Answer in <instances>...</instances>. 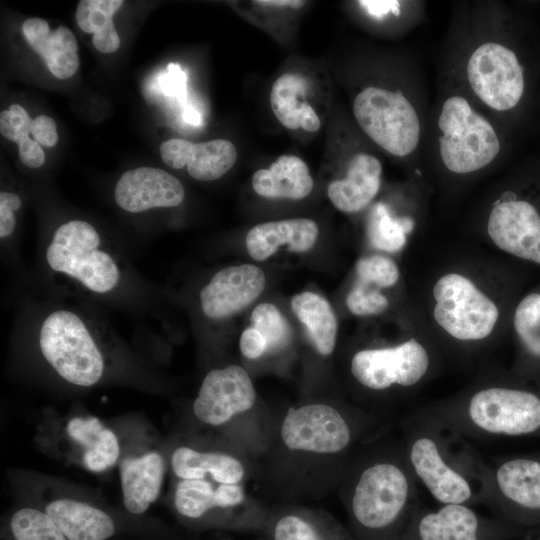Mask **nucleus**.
<instances>
[{
    "instance_id": "f257e3e1",
    "label": "nucleus",
    "mask_w": 540,
    "mask_h": 540,
    "mask_svg": "<svg viewBox=\"0 0 540 540\" xmlns=\"http://www.w3.org/2000/svg\"><path fill=\"white\" fill-rule=\"evenodd\" d=\"M509 20L496 1H468L452 12L439 76L463 88L504 125L526 92L525 68L509 40Z\"/></svg>"
},
{
    "instance_id": "f03ea898",
    "label": "nucleus",
    "mask_w": 540,
    "mask_h": 540,
    "mask_svg": "<svg viewBox=\"0 0 540 540\" xmlns=\"http://www.w3.org/2000/svg\"><path fill=\"white\" fill-rule=\"evenodd\" d=\"M351 110L363 136L388 156L413 163L422 157L431 108L414 58L401 59L386 77L363 81Z\"/></svg>"
},
{
    "instance_id": "7ed1b4c3",
    "label": "nucleus",
    "mask_w": 540,
    "mask_h": 540,
    "mask_svg": "<svg viewBox=\"0 0 540 540\" xmlns=\"http://www.w3.org/2000/svg\"><path fill=\"white\" fill-rule=\"evenodd\" d=\"M503 128L457 83L439 76L423 152L447 175L479 174L503 156Z\"/></svg>"
},
{
    "instance_id": "20e7f679",
    "label": "nucleus",
    "mask_w": 540,
    "mask_h": 540,
    "mask_svg": "<svg viewBox=\"0 0 540 540\" xmlns=\"http://www.w3.org/2000/svg\"><path fill=\"white\" fill-rule=\"evenodd\" d=\"M37 340L45 362L67 383L87 388L104 376V350L92 325L79 313L52 311L41 322Z\"/></svg>"
},
{
    "instance_id": "39448f33",
    "label": "nucleus",
    "mask_w": 540,
    "mask_h": 540,
    "mask_svg": "<svg viewBox=\"0 0 540 540\" xmlns=\"http://www.w3.org/2000/svg\"><path fill=\"white\" fill-rule=\"evenodd\" d=\"M53 272L64 275L95 294H109L122 282L121 266L96 228L70 220L54 231L45 250Z\"/></svg>"
},
{
    "instance_id": "423d86ee",
    "label": "nucleus",
    "mask_w": 540,
    "mask_h": 540,
    "mask_svg": "<svg viewBox=\"0 0 540 540\" xmlns=\"http://www.w3.org/2000/svg\"><path fill=\"white\" fill-rule=\"evenodd\" d=\"M453 426L483 435L518 436L540 428V398L508 387L475 391L455 413H443Z\"/></svg>"
},
{
    "instance_id": "0eeeda50",
    "label": "nucleus",
    "mask_w": 540,
    "mask_h": 540,
    "mask_svg": "<svg viewBox=\"0 0 540 540\" xmlns=\"http://www.w3.org/2000/svg\"><path fill=\"white\" fill-rule=\"evenodd\" d=\"M416 481L406 457L369 464L360 472L351 495L354 518L367 529L389 527L417 496Z\"/></svg>"
},
{
    "instance_id": "6e6552de",
    "label": "nucleus",
    "mask_w": 540,
    "mask_h": 540,
    "mask_svg": "<svg viewBox=\"0 0 540 540\" xmlns=\"http://www.w3.org/2000/svg\"><path fill=\"white\" fill-rule=\"evenodd\" d=\"M405 457L416 480L442 505H467L475 496H483L474 483L483 479L455 462L431 423L413 428Z\"/></svg>"
},
{
    "instance_id": "1a4fd4ad",
    "label": "nucleus",
    "mask_w": 540,
    "mask_h": 540,
    "mask_svg": "<svg viewBox=\"0 0 540 540\" xmlns=\"http://www.w3.org/2000/svg\"><path fill=\"white\" fill-rule=\"evenodd\" d=\"M434 319L459 341H480L495 329L499 317L496 304L467 277L448 273L433 287Z\"/></svg>"
},
{
    "instance_id": "9d476101",
    "label": "nucleus",
    "mask_w": 540,
    "mask_h": 540,
    "mask_svg": "<svg viewBox=\"0 0 540 540\" xmlns=\"http://www.w3.org/2000/svg\"><path fill=\"white\" fill-rule=\"evenodd\" d=\"M430 356L419 341L409 339L386 348L364 349L354 354L350 370L362 386L386 390L418 384L430 368Z\"/></svg>"
},
{
    "instance_id": "9b49d317",
    "label": "nucleus",
    "mask_w": 540,
    "mask_h": 540,
    "mask_svg": "<svg viewBox=\"0 0 540 540\" xmlns=\"http://www.w3.org/2000/svg\"><path fill=\"white\" fill-rule=\"evenodd\" d=\"M486 230L502 251L540 264V212L532 202L504 191L488 209Z\"/></svg>"
},
{
    "instance_id": "f8f14e48",
    "label": "nucleus",
    "mask_w": 540,
    "mask_h": 540,
    "mask_svg": "<svg viewBox=\"0 0 540 540\" xmlns=\"http://www.w3.org/2000/svg\"><path fill=\"white\" fill-rule=\"evenodd\" d=\"M281 438L288 449L317 454H335L351 442L348 422L335 408L309 404L289 408L281 426Z\"/></svg>"
},
{
    "instance_id": "ddd939ff",
    "label": "nucleus",
    "mask_w": 540,
    "mask_h": 540,
    "mask_svg": "<svg viewBox=\"0 0 540 540\" xmlns=\"http://www.w3.org/2000/svg\"><path fill=\"white\" fill-rule=\"evenodd\" d=\"M256 393L241 366L213 369L204 377L193 403V413L202 423L219 426L251 409Z\"/></svg>"
},
{
    "instance_id": "4468645a",
    "label": "nucleus",
    "mask_w": 540,
    "mask_h": 540,
    "mask_svg": "<svg viewBox=\"0 0 540 540\" xmlns=\"http://www.w3.org/2000/svg\"><path fill=\"white\" fill-rule=\"evenodd\" d=\"M265 283L264 272L258 266L242 264L223 268L200 291L202 312L214 320L228 318L255 301Z\"/></svg>"
},
{
    "instance_id": "2eb2a0df",
    "label": "nucleus",
    "mask_w": 540,
    "mask_h": 540,
    "mask_svg": "<svg viewBox=\"0 0 540 540\" xmlns=\"http://www.w3.org/2000/svg\"><path fill=\"white\" fill-rule=\"evenodd\" d=\"M382 177L383 164L380 158L364 146L356 144L346 154L342 175L329 183L328 198L343 213L360 212L378 195Z\"/></svg>"
},
{
    "instance_id": "dca6fc26",
    "label": "nucleus",
    "mask_w": 540,
    "mask_h": 540,
    "mask_svg": "<svg viewBox=\"0 0 540 540\" xmlns=\"http://www.w3.org/2000/svg\"><path fill=\"white\" fill-rule=\"evenodd\" d=\"M184 196L185 190L179 179L153 167L128 170L115 186L117 205L131 213L175 207L182 203Z\"/></svg>"
},
{
    "instance_id": "f3484780",
    "label": "nucleus",
    "mask_w": 540,
    "mask_h": 540,
    "mask_svg": "<svg viewBox=\"0 0 540 540\" xmlns=\"http://www.w3.org/2000/svg\"><path fill=\"white\" fill-rule=\"evenodd\" d=\"M162 160L174 169L187 168L188 174L200 181H213L225 175L236 163V146L227 139L193 143L170 139L160 146Z\"/></svg>"
},
{
    "instance_id": "a211bd4d",
    "label": "nucleus",
    "mask_w": 540,
    "mask_h": 540,
    "mask_svg": "<svg viewBox=\"0 0 540 540\" xmlns=\"http://www.w3.org/2000/svg\"><path fill=\"white\" fill-rule=\"evenodd\" d=\"M67 540H110L120 530V520L94 504L71 497H58L42 507Z\"/></svg>"
},
{
    "instance_id": "6ab92c4d",
    "label": "nucleus",
    "mask_w": 540,
    "mask_h": 540,
    "mask_svg": "<svg viewBox=\"0 0 540 540\" xmlns=\"http://www.w3.org/2000/svg\"><path fill=\"white\" fill-rule=\"evenodd\" d=\"M122 500L133 516L144 514L159 497L165 461L157 451L124 457L119 464Z\"/></svg>"
},
{
    "instance_id": "aec40b11",
    "label": "nucleus",
    "mask_w": 540,
    "mask_h": 540,
    "mask_svg": "<svg viewBox=\"0 0 540 540\" xmlns=\"http://www.w3.org/2000/svg\"><path fill=\"white\" fill-rule=\"evenodd\" d=\"M484 496H499L523 508L540 509V462L517 458L483 476Z\"/></svg>"
},
{
    "instance_id": "412c9836",
    "label": "nucleus",
    "mask_w": 540,
    "mask_h": 540,
    "mask_svg": "<svg viewBox=\"0 0 540 540\" xmlns=\"http://www.w3.org/2000/svg\"><path fill=\"white\" fill-rule=\"evenodd\" d=\"M65 431L86 470L100 473L118 462V437L99 418L90 415L74 416L67 421Z\"/></svg>"
},
{
    "instance_id": "4be33fe9",
    "label": "nucleus",
    "mask_w": 540,
    "mask_h": 540,
    "mask_svg": "<svg viewBox=\"0 0 540 540\" xmlns=\"http://www.w3.org/2000/svg\"><path fill=\"white\" fill-rule=\"evenodd\" d=\"M318 234V225L312 219L269 221L253 226L246 235L245 244L254 260L263 261L285 245L290 251H309L314 246Z\"/></svg>"
},
{
    "instance_id": "5701e85b",
    "label": "nucleus",
    "mask_w": 540,
    "mask_h": 540,
    "mask_svg": "<svg viewBox=\"0 0 540 540\" xmlns=\"http://www.w3.org/2000/svg\"><path fill=\"white\" fill-rule=\"evenodd\" d=\"M28 44L42 57L58 79L73 76L79 67L78 45L73 32L65 26L51 31L46 20L28 18L22 24Z\"/></svg>"
},
{
    "instance_id": "b1692460",
    "label": "nucleus",
    "mask_w": 540,
    "mask_h": 540,
    "mask_svg": "<svg viewBox=\"0 0 540 540\" xmlns=\"http://www.w3.org/2000/svg\"><path fill=\"white\" fill-rule=\"evenodd\" d=\"M253 190L267 199L300 200L308 196L314 181L306 162L296 155L279 156L269 168L254 172Z\"/></svg>"
},
{
    "instance_id": "393cba45",
    "label": "nucleus",
    "mask_w": 540,
    "mask_h": 540,
    "mask_svg": "<svg viewBox=\"0 0 540 540\" xmlns=\"http://www.w3.org/2000/svg\"><path fill=\"white\" fill-rule=\"evenodd\" d=\"M244 499V490L239 484L214 486L206 479H181L174 494L177 513L186 519H199L215 508H230Z\"/></svg>"
},
{
    "instance_id": "a878e982",
    "label": "nucleus",
    "mask_w": 540,
    "mask_h": 540,
    "mask_svg": "<svg viewBox=\"0 0 540 540\" xmlns=\"http://www.w3.org/2000/svg\"><path fill=\"white\" fill-rule=\"evenodd\" d=\"M171 467L180 479H206L219 484H239L244 467L236 458L223 454L200 452L188 447L177 448L171 456Z\"/></svg>"
},
{
    "instance_id": "bb28decb",
    "label": "nucleus",
    "mask_w": 540,
    "mask_h": 540,
    "mask_svg": "<svg viewBox=\"0 0 540 540\" xmlns=\"http://www.w3.org/2000/svg\"><path fill=\"white\" fill-rule=\"evenodd\" d=\"M479 518L465 504H444L424 514L418 523L419 540H479Z\"/></svg>"
},
{
    "instance_id": "cd10ccee",
    "label": "nucleus",
    "mask_w": 540,
    "mask_h": 540,
    "mask_svg": "<svg viewBox=\"0 0 540 540\" xmlns=\"http://www.w3.org/2000/svg\"><path fill=\"white\" fill-rule=\"evenodd\" d=\"M291 307L301 323L304 324L310 342L321 355L333 352L337 336V320L330 303L313 292L296 294Z\"/></svg>"
},
{
    "instance_id": "c85d7f7f",
    "label": "nucleus",
    "mask_w": 540,
    "mask_h": 540,
    "mask_svg": "<svg viewBox=\"0 0 540 540\" xmlns=\"http://www.w3.org/2000/svg\"><path fill=\"white\" fill-rule=\"evenodd\" d=\"M414 226L410 215H397L386 203L377 202L367 216V237L376 249L396 252L405 246Z\"/></svg>"
},
{
    "instance_id": "c756f323",
    "label": "nucleus",
    "mask_w": 540,
    "mask_h": 540,
    "mask_svg": "<svg viewBox=\"0 0 540 540\" xmlns=\"http://www.w3.org/2000/svg\"><path fill=\"white\" fill-rule=\"evenodd\" d=\"M308 91V80L297 72H286L272 84L269 93L271 110L281 125L289 130L300 127V113Z\"/></svg>"
},
{
    "instance_id": "7c9ffc66",
    "label": "nucleus",
    "mask_w": 540,
    "mask_h": 540,
    "mask_svg": "<svg viewBox=\"0 0 540 540\" xmlns=\"http://www.w3.org/2000/svg\"><path fill=\"white\" fill-rule=\"evenodd\" d=\"M3 540H67L42 507L21 506L8 517Z\"/></svg>"
},
{
    "instance_id": "2f4dec72",
    "label": "nucleus",
    "mask_w": 540,
    "mask_h": 540,
    "mask_svg": "<svg viewBox=\"0 0 540 540\" xmlns=\"http://www.w3.org/2000/svg\"><path fill=\"white\" fill-rule=\"evenodd\" d=\"M251 326L264 337L269 352L283 349L290 341V326L279 309L271 303H260L254 308Z\"/></svg>"
},
{
    "instance_id": "473e14b6",
    "label": "nucleus",
    "mask_w": 540,
    "mask_h": 540,
    "mask_svg": "<svg viewBox=\"0 0 540 540\" xmlns=\"http://www.w3.org/2000/svg\"><path fill=\"white\" fill-rule=\"evenodd\" d=\"M514 328L524 348L535 357H540V294L531 293L517 305Z\"/></svg>"
},
{
    "instance_id": "72a5a7b5",
    "label": "nucleus",
    "mask_w": 540,
    "mask_h": 540,
    "mask_svg": "<svg viewBox=\"0 0 540 540\" xmlns=\"http://www.w3.org/2000/svg\"><path fill=\"white\" fill-rule=\"evenodd\" d=\"M122 4V0H81L75 12L77 25L93 34L115 27L112 17Z\"/></svg>"
},
{
    "instance_id": "f704fd0d",
    "label": "nucleus",
    "mask_w": 540,
    "mask_h": 540,
    "mask_svg": "<svg viewBox=\"0 0 540 540\" xmlns=\"http://www.w3.org/2000/svg\"><path fill=\"white\" fill-rule=\"evenodd\" d=\"M355 271L358 281L381 288L393 286L400 275L396 263L383 255L361 258L356 264Z\"/></svg>"
},
{
    "instance_id": "c9c22d12",
    "label": "nucleus",
    "mask_w": 540,
    "mask_h": 540,
    "mask_svg": "<svg viewBox=\"0 0 540 540\" xmlns=\"http://www.w3.org/2000/svg\"><path fill=\"white\" fill-rule=\"evenodd\" d=\"M346 305L351 313L368 316L385 311L389 306V301L373 285L357 280L346 297Z\"/></svg>"
},
{
    "instance_id": "e433bc0d",
    "label": "nucleus",
    "mask_w": 540,
    "mask_h": 540,
    "mask_svg": "<svg viewBox=\"0 0 540 540\" xmlns=\"http://www.w3.org/2000/svg\"><path fill=\"white\" fill-rule=\"evenodd\" d=\"M32 122L21 105L13 104L0 114V132L8 140L18 143L31 133Z\"/></svg>"
},
{
    "instance_id": "4c0bfd02",
    "label": "nucleus",
    "mask_w": 540,
    "mask_h": 540,
    "mask_svg": "<svg viewBox=\"0 0 540 540\" xmlns=\"http://www.w3.org/2000/svg\"><path fill=\"white\" fill-rule=\"evenodd\" d=\"M274 540H320L314 528L296 515H286L276 524Z\"/></svg>"
},
{
    "instance_id": "58836bf2",
    "label": "nucleus",
    "mask_w": 540,
    "mask_h": 540,
    "mask_svg": "<svg viewBox=\"0 0 540 540\" xmlns=\"http://www.w3.org/2000/svg\"><path fill=\"white\" fill-rule=\"evenodd\" d=\"M239 347L241 353L248 359H257L269 352L266 340L252 326L242 332Z\"/></svg>"
},
{
    "instance_id": "ea45409f",
    "label": "nucleus",
    "mask_w": 540,
    "mask_h": 540,
    "mask_svg": "<svg viewBox=\"0 0 540 540\" xmlns=\"http://www.w3.org/2000/svg\"><path fill=\"white\" fill-rule=\"evenodd\" d=\"M31 134L35 141L46 147H52L58 141L56 122L46 115H40L33 119Z\"/></svg>"
},
{
    "instance_id": "a19ab883",
    "label": "nucleus",
    "mask_w": 540,
    "mask_h": 540,
    "mask_svg": "<svg viewBox=\"0 0 540 540\" xmlns=\"http://www.w3.org/2000/svg\"><path fill=\"white\" fill-rule=\"evenodd\" d=\"M19 158L29 168H39L45 162V154L40 144L29 136L18 143Z\"/></svg>"
},
{
    "instance_id": "79ce46f5",
    "label": "nucleus",
    "mask_w": 540,
    "mask_h": 540,
    "mask_svg": "<svg viewBox=\"0 0 540 540\" xmlns=\"http://www.w3.org/2000/svg\"><path fill=\"white\" fill-rule=\"evenodd\" d=\"M299 122L300 127L307 132H317L321 127V120L318 114L308 102L303 104Z\"/></svg>"
},
{
    "instance_id": "37998d69",
    "label": "nucleus",
    "mask_w": 540,
    "mask_h": 540,
    "mask_svg": "<svg viewBox=\"0 0 540 540\" xmlns=\"http://www.w3.org/2000/svg\"><path fill=\"white\" fill-rule=\"evenodd\" d=\"M305 3V1L300 0H260L253 2V4L261 7L283 9H300L305 5Z\"/></svg>"
},
{
    "instance_id": "c03bdc74",
    "label": "nucleus",
    "mask_w": 540,
    "mask_h": 540,
    "mask_svg": "<svg viewBox=\"0 0 540 540\" xmlns=\"http://www.w3.org/2000/svg\"><path fill=\"white\" fill-rule=\"evenodd\" d=\"M21 205L22 201L19 195L7 191H2L0 193V206L7 207L12 211L17 212Z\"/></svg>"
},
{
    "instance_id": "a18cd8bd",
    "label": "nucleus",
    "mask_w": 540,
    "mask_h": 540,
    "mask_svg": "<svg viewBox=\"0 0 540 540\" xmlns=\"http://www.w3.org/2000/svg\"><path fill=\"white\" fill-rule=\"evenodd\" d=\"M183 117L187 122H189V123H191L193 125H197L200 122L199 114L196 111H194L193 109H189V108L186 109L184 111Z\"/></svg>"
}]
</instances>
